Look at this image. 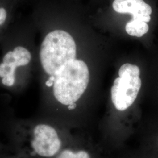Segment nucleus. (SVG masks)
<instances>
[{"label": "nucleus", "mask_w": 158, "mask_h": 158, "mask_svg": "<svg viewBox=\"0 0 158 158\" xmlns=\"http://www.w3.org/2000/svg\"><path fill=\"white\" fill-rule=\"evenodd\" d=\"M36 29L29 15L12 23L0 40V87L12 94L23 93L36 72Z\"/></svg>", "instance_id": "f257e3e1"}, {"label": "nucleus", "mask_w": 158, "mask_h": 158, "mask_svg": "<svg viewBox=\"0 0 158 158\" xmlns=\"http://www.w3.org/2000/svg\"><path fill=\"white\" fill-rule=\"evenodd\" d=\"M44 117L13 118L7 124L10 152L27 158H55L67 146L68 135L58 123Z\"/></svg>", "instance_id": "f03ea898"}, {"label": "nucleus", "mask_w": 158, "mask_h": 158, "mask_svg": "<svg viewBox=\"0 0 158 158\" xmlns=\"http://www.w3.org/2000/svg\"><path fill=\"white\" fill-rule=\"evenodd\" d=\"M34 25L42 32L37 47L36 66L42 81L55 76L68 63L77 59V45L72 34L66 30L56 28L46 31L40 25Z\"/></svg>", "instance_id": "7ed1b4c3"}, {"label": "nucleus", "mask_w": 158, "mask_h": 158, "mask_svg": "<svg viewBox=\"0 0 158 158\" xmlns=\"http://www.w3.org/2000/svg\"><path fill=\"white\" fill-rule=\"evenodd\" d=\"M118 74L119 77L114 81L111 95L114 107L123 111L133 104L141 89L140 69L136 65L125 63L119 69Z\"/></svg>", "instance_id": "20e7f679"}, {"label": "nucleus", "mask_w": 158, "mask_h": 158, "mask_svg": "<svg viewBox=\"0 0 158 158\" xmlns=\"http://www.w3.org/2000/svg\"><path fill=\"white\" fill-rule=\"evenodd\" d=\"M113 9L119 14H130L132 19L149 23L152 10L143 0H114Z\"/></svg>", "instance_id": "39448f33"}, {"label": "nucleus", "mask_w": 158, "mask_h": 158, "mask_svg": "<svg viewBox=\"0 0 158 158\" xmlns=\"http://www.w3.org/2000/svg\"><path fill=\"white\" fill-rule=\"evenodd\" d=\"M23 0H0V40L15 19L17 10Z\"/></svg>", "instance_id": "423d86ee"}, {"label": "nucleus", "mask_w": 158, "mask_h": 158, "mask_svg": "<svg viewBox=\"0 0 158 158\" xmlns=\"http://www.w3.org/2000/svg\"><path fill=\"white\" fill-rule=\"evenodd\" d=\"M125 30L130 35L141 37L148 32L149 26L145 22L132 19L127 23Z\"/></svg>", "instance_id": "0eeeda50"}, {"label": "nucleus", "mask_w": 158, "mask_h": 158, "mask_svg": "<svg viewBox=\"0 0 158 158\" xmlns=\"http://www.w3.org/2000/svg\"><path fill=\"white\" fill-rule=\"evenodd\" d=\"M55 158H91L87 151L83 149H74L71 147H64Z\"/></svg>", "instance_id": "6e6552de"}, {"label": "nucleus", "mask_w": 158, "mask_h": 158, "mask_svg": "<svg viewBox=\"0 0 158 158\" xmlns=\"http://www.w3.org/2000/svg\"><path fill=\"white\" fill-rule=\"evenodd\" d=\"M0 158H27L25 157H22L20 156L17 155L15 154H14L12 153L8 152L6 153L1 156H0Z\"/></svg>", "instance_id": "1a4fd4ad"}, {"label": "nucleus", "mask_w": 158, "mask_h": 158, "mask_svg": "<svg viewBox=\"0 0 158 158\" xmlns=\"http://www.w3.org/2000/svg\"><path fill=\"white\" fill-rule=\"evenodd\" d=\"M8 152H10V151L8 149L7 145H4V143H2L0 141V156Z\"/></svg>", "instance_id": "9d476101"}, {"label": "nucleus", "mask_w": 158, "mask_h": 158, "mask_svg": "<svg viewBox=\"0 0 158 158\" xmlns=\"http://www.w3.org/2000/svg\"><path fill=\"white\" fill-rule=\"evenodd\" d=\"M23 1H24V2H25V0H23Z\"/></svg>", "instance_id": "9b49d317"}, {"label": "nucleus", "mask_w": 158, "mask_h": 158, "mask_svg": "<svg viewBox=\"0 0 158 158\" xmlns=\"http://www.w3.org/2000/svg\"></svg>", "instance_id": "f8f14e48"}]
</instances>
